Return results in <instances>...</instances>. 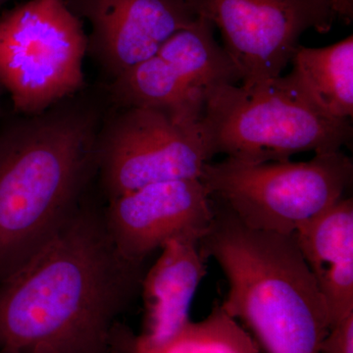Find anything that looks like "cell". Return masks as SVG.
I'll use <instances>...</instances> for the list:
<instances>
[{
    "label": "cell",
    "mask_w": 353,
    "mask_h": 353,
    "mask_svg": "<svg viewBox=\"0 0 353 353\" xmlns=\"http://www.w3.org/2000/svg\"><path fill=\"white\" fill-rule=\"evenodd\" d=\"M352 176V159L340 150L304 162L253 164L226 157L204 164L199 180L212 201L246 227L294 234L343 199Z\"/></svg>",
    "instance_id": "5b68a950"
},
{
    "label": "cell",
    "mask_w": 353,
    "mask_h": 353,
    "mask_svg": "<svg viewBox=\"0 0 353 353\" xmlns=\"http://www.w3.org/2000/svg\"><path fill=\"white\" fill-rule=\"evenodd\" d=\"M197 17L219 30L223 48L250 90L290 64L303 32H329L336 16L328 0H187Z\"/></svg>",
    "instance_id": "9c48e42d"
},
{
    "label": "cell",
    "mask_w": 353,
    "mask_h": 353,
    "mask_svg": "<svg viewBox=\"0 0 353 353\" xmlns=\"http://www.w3.org/2000/svg\"><path fill=\"white\" fill-rule=\"evenodd\" d=\"M294 236L326 303L330 325L352 315V197L306 221Z\"/></svg>",
    "instance_id": "4fadbf2b"
},
{
    "label": "cell",
    "mask_w": 353,
    "mask_h": 353,
    "mask_svg": "<svg viewBox=\"0 0 353 353\" xmlns=\"http://www.w3.org/2000/svg\"><path fill=\"white\" fill-rule=\"evenodd\" d=\"M9 0H0V6H3L4 3H6V2H8Z\"/></svg>",
    "instance_id": "ac0fdd59"
},
{
    "label": "cell",
    "mask_w": 353,
    "mask_h": 353,
    "mask_svg": "<svg viewBox=\"0 0 353 353\" xmlns=\"http://www.w3.org/2000/svg\"><path fill=\"white\" fill-rule=\"evenodd\" d=\"M212 158L199 123L155 109L115 108L99 132L97 176L109 201L152 183L199 179Z\"/></svg>",
    "instance_id": "52a82bcc"
},
{
    "label": "cell",
    "mask_w": 353,
    "mask_h": 353,
    "mask_svg": "<svg viewBox=\"0 0 353 353\" xmlns=\"http://www.w3.org/2000/svg\"><path fill=\"white\" fill-rule=\"evenodd\" d=\"M81 92L0 128V282L57 234L97 176L105 114Z\"/></svg>",
    "instance_id": "7a4b0ae2"
},
{
    "label": "cell",
    "mask_w": 353,
    "mask_h": 353,
    "mask_svg": "<svg viewBox=\"0 0 353 353\" xmlns=\"http://www.w3.org/2000/svg\"><path fill=\"white\" fill-rule=\"evenodd\" d=\"M106 226L121 254L145 262L175 239L202 241L214 220V202L199 179L152 183L108 201Z\"/></svg>",
    "instance_id": "30bf717a"
},
{
    "label": "cell",
    "mask_w": 353,
    "mask_h": 353,
    "mask_svg": "<svg viewBox=\"0 0 353 353\" xmlns=\"http://www.w3.org/2000/svg\"><path fill=\"white\" fill-rule=\"evenodd\" d=\"M2 90H2V88H0V95H1V92H2Z\"/></svg>",
    "instance_id": "ffe728a7"
},
{
    "label": "cell",
    "mask_w": 353,
    "mask_h": 353,
    "mask_svg": "<svg viewBox=\"0 0 353 353\" xmlns=\"http://www.w3.org/2000/svg\"><path fill=\"white\" fill-rule=\"evenodd\" d=\"M87 20V54L111 81L148 58L196 20L187 0H65Z\"/></svg>",
    "instance_id": "8fae6325"
},
{
    "label": "cell",
    "mask_w": 353,
    "mask_h": 353,
    "mask_svg": "<svg viewBox=\"0 0 353 353\" xmlns=\"http://www.w3.org/2000/svg\"><path fill=\"white\" fill-rule=\"evenodd\" d=\"M214 208L201 245L228 279L222 308L265 353H321L328 310L294 234L250 229L216 202Z\"/></svg>",
    "instance_id": "3957f363"
},
{
    "label": "cell",
    "mask_w": 353,
    "mask_h": 353,
    "mask_svg": "<svg viewBox=\"0 0 353 353\" xmlns=\"http://www.w3.org/2000/svg\"><path fill=\"white\" fill-rule=\"evenodd\" d=\"M285 75L321 112L334 119L353 115V38L326 48H297Z\"/></svg>",
    "instance_id": "5bb4252c"
},
{
    "label": "cell",
    "mask_w": 353,
    "mask_h": 353,
    "mask_svg": "<svg viewBox=\"0 0 353 353\" xmlns=\"http://www.w3.org/2000/svg\"><path fill=\"white\" fill-rule=\"evenodd\" d=\"M196 239H175L161 248L154 265L143 276V328L134 336L130 353H160L190 324L197 288L208 273V255Z\"/></svg>",
    "instance_id": "7c38bea8"
},
{
    "label": "cell",
    "mask_w": 353,
    "mask_h": 353,
    "mask_svg": "<svg viewBox=\"0 0 353 353\" xmlns=\"http://www.w3.org/2000/svg\"><path fill=\"white\" fill-rule=\"evenodd\" d=\"M145 262L117 250L104 206L81 202L34 256L0 282V350L124 353L118 319L141 292Z\"/></svg>",
    "instance_id": "6da1fadb"
},
{
    "label": "cell",
    "mask_w": 353,
    "mask_h": 353,
    "mask_svg": "<svg viewBox=\"0 0 353 353\" xmlns=\"http://www.w3.org/2000/svg\"><path fill=\"white\" fill-rule=\"evenodd\" d=\"M321 353H353V314L330 325Z\"/></svg>",
    "instance_id": "2e32d148"
},
{
    "label": "cell",
    "mask_w": 353,
    "mask_h": 353,
    "mask_svg": "<svg viewBox=\"0 0 353 353\" xmlns=\"http://www.w3.org/2000/svg\"><path fill=\"white\" fill-rule=\"evenodd\" d=\"M199 124L213 157L253 164L287 161L301 152H340L353 136L350 120L321 112L285 76L250 90L212 88Z\"/></svg>",
    "instance_id": "277c9868"
},
{
    "label": "cell",
    "mask_w": 353,
    "mask_h": 353,
    "mask_svg": "<svg viewBox=\"0 0 353 353\" xmlns=\"http://www.w3.org/2000/svg\"><path fill=\"white\" fill-rule=\"evenodd\" d=\"M0 353H13V352H6V350H0Z\"/></svg>",
    "instance_id": "d6986e66"
},
{
    "label": "cell",
    "mask_w": 353,
    "mask_h": 353,
    "mask_svg": "<svg viewBox=\"0 0 353 353\" xmlns=\"http://www.w3.org/2000/svg\"><path fill=\"white\" fill-rule=\"evenodd\" d=\"M88 38L65 0H28L0 15V88L14 111L43 112L85 88Z\"/></svg>",
    "instance_id": "8992f818"
},
{
    "label": "cell",
    "mask_w": 353,
    "mask_h": 353,
    "mask_svg": "<svg viewBox=\"0 0 353 353\" xmlns=\"http://www.w3.org/2000/svg\"><path fill=\"white\" fill-rule=\"evenodd\" d=\"M336 16L350 22L353 15V0H328Z\"/></svg>",
    "instance_id": "e0dca14e"
},
{
    "label": "cell",
    "mask_w": 353,
    "mask_h": 353,
    "mask_svg": "<svg viewBox=\"0 0 353 353\" xmlns=\"http://www.w3.org/2000/svg\"><path fill=\"white\" fill-rule=\"evenodd\" d=\"M214 29L197 17L152 57L111 81L109 101L115 108L155 109L182 122H201L210 90L241 81L236 65L216 41Z\"/></svg>",
    "instance_id": "ba28073f"
},
{
    "label": "cell",
    "mask_w": 353,
    "mask_h": 353,
    "mask_svg": "<svg viewBox=\"0 0 353 353\" xmlns=\"http://www.w3.org/2000/svg\"><path fill=\"white\" fill-rule=\"evenodd\" d=\"M160 353H260V348L240 322L216 305L205 319L190 322Z\"/></svg>",
    "instance_id": "9a60e30c"
}]
</instances>
